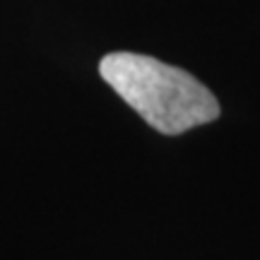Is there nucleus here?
<instances>
[{
	"label": "nucleus",
	"instance_id": "1",
	"mask_svg": "<svg viewBox=\"0 0 260 260\" xmlns=\"http://www.w3.org/2000/svg\"><path fill=\"white\" fill-rule=\"evenodd\" d=\"M102 80L154 130L181 135L214 121L219 104L190 73L142 53H109L99 63Z\"/></svg>",
	"mask_w": 260,
	"mask_h": 260
}]
</instances>
